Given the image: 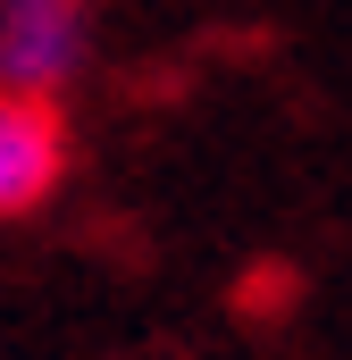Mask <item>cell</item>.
Instances as JSON below:
<instances>
[{
	"mask_svg": "<svg viewBox=\"0 0 352 360\" xmlns=\"http://www.w3.org/2000/svg\"><path fill=\"white\" fill-rule=\"evenodd\" d=\"M68 168V134H59V109L51 101H17L0 92V226L42 210L51 184Z\"/></svg>",
	"mask_w": 352,
	"mask_h": 360,
	"instance_id": "cell-2",
	"label": "cell"
},
{
	"mask_svg": "<svg viewBox=\"0 0 352 360\" xmlns=\"http://www.w3.org/2000/svg\"><path fill=\"white\" fill-rule=\"evenodd\" d=\"M92 0H0V92L59 109L92 68Z\"/></svg>",
	"mask_w": 352,
	"mask_h": 360,
	"instance_id": "cell-1",
	"label": "cell"
}]
</instances>
